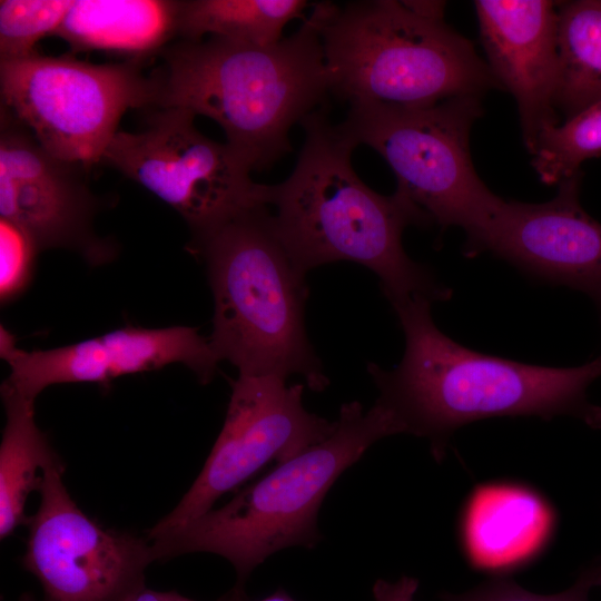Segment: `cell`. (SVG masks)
<instances>
[{"label": "cell", "instance_id": "obj_19", "mask_svg": "<svg viewBox=\"0 0 601 601\" xmlns=\"http://www.w3.org/2000/svg\"><path fill=\"white\" fill-rule=\"evenodd\" d=\"M601 99V0L558 4L554 106L565 120Z\"/></svg>", "mask_w": 601, "mask_h": 601}, {"label": "cell", "instance_id": "obj_22", "mask_svg": "<svg viewBox=\"0 0 601 601\" xmlns=\"http://www.w3.org/2000/svg\"><path fill=\"white\" fill-rule=\"evenodd\" d=\"M75 0H1L0 60L36 52V43L55 35Z\"/></svg>", "mask_w": 601, "mask_h": 601}, {"label": "cell", "instance_id": "obj_30", "mask_svg": "<svg viewBox=\"0 0 601 601\" xmlns=\"http://www.w3.org/2000/svg\"><path fill=\"white\" fill-rule=\"evenodd\" d=\"M19 601H37L31 594L21 595Z\"/></svg>", "mask_w": 601, "mask_h": 601}, {"label": "cell", "instance_id": "obj_27", "mask_svg": "<svg viewBox=\"0 0 601 601\" xmlns=\"http://www.w3.org/2000/svg\"><path fill=\"white\" fill-rule=\"evenodd\" d=\"M582 420L593 428H601V406L590 404Z\"/></svg>", "mask_w": 601, "mask_h": 601}, {"label": "cell", "instance_id": "obj_7", "mask_svg": "<svg viewBox=\"0 0 601 601\" xmlns=\"http://www.w3.org/2000/svg\"><path fill=\"white\" fill-rule=\"evenodd\" d=\"M481 97H454L434 105L403 107L353 104L338 129L356 146L376 150L397 179L396 190L443 228L466 234V254H480L504 199L479 177L470 134L482 116Z\"/></svg>", "mask_w": 601, "mask_h": 601}, {"label": "cell", "instance_id": "obj_20", "mask_svg": "<svg viewBox=\"0 0 601 601\" xmlns=\"http://www.w3.org/2000/svg\"><path fill=\"white\" fill-rule=\"evenodd\" d=\"M304 0H188L179 1L177 35L198 41L223 37L266 47L278 42L285 26L302 16Z\"/></svg>", "mask_w": 601, "mask_h": 601}, {"label": "cell", "instance_id": "obj_5", "mask_svg": "<svg viewBox=\"0 0 601 601\" xmlns=\"http://www.w3.org/2000/svg\"><path fill=\"white\" fill-rule=\"evenodd\" d=\"M442 1L323 2L329 90L353 104L422 107L500 87Z\"/></svg>", "mask_w": 601, "mask_h": 601}, {"label": "cell", "instance_id": "obj_8", "mask_svg": "<svg viewBox=\"0 0 601 601\" xmlns=\"http://www.w3.org/2000/svg\"><path fill=\"white\" fill-rule=\"evenodd\" d=\"M1 98L55 157L86 168L102 160L124 114L154 105L138 63H90L71 56L0 60Z\"/></svg>", "mask_w": 601, "mask_h": 601}, {"label": "cell", "instance_id": "obj_9", "mask_svg": "<svg viewBox=\"0 0 601 601\" xmlns=\"http://www.w3.org/2000/svg\"><path fill=\"white\" fill-rule=\"evenodd\" d=\"M195 117L158 108L144 130H119L102 160L174 208L198 237L265 204L249 167L226 142L203 135Z\"/></svg>", "mask_w": 601, "mask_h": 601}, {"label": "cell", "instance_id": "obj_23", "mask_svg": "<svg viewBox=\"0 0 601 601\" xmlns=\"http://www.w3.org/2000/svg\"><path fill=\"white\" fill-rule=\"evenodd\" d=\"M38 249L16 224L0 218V299L6 305L22 295L32 280Z\"/></svg>", "mask_w": 601, "mask_h": 601}, {"label": "cell", "instance_id": "obj_18", "mask_svg": "<svg viewBox=\"0 0 601 601\" xmlns=\"http://www.w3.org/2000/svg\"><path fill=\"white\" fill-rule=\"evenodd\" d=\"M6 424L0 445V536L3 540L27 522L24 506L38 491L43 472L63 465L35 421L33 400L1 385Z\"/></svg>", "mask_w": 601, "mask_h": 601}, {"label": "cell", "instance_id": "obj_12", "mask_svg": "<svg viewBox=\"0 0 601 601\" xmlns=\"http://www.w3.org/2000/svg\"><path fill=\"white\" fill-rule=\"evenodd\" d=\"M79 162L55 157L3 104L0 112V218L22 228L39 250L67 248L92 264L112 259L93 231L97 199Z\"/></svg>", "mask_w": 601, "mask_h": 601}, {"label": "cell", "instance_id": "obj_25", "mask_svg": "<svg viewBox=\"0 0 601 601\" xmlns=\"http://www.w3.org/2000/svg\"><path fill=\"white\" fill-rule=\"evenodd\" d=\"M418 581L411 577H402L396 582L377 580L373 587L375 601H413Z\"/></svg>", "mask_w": 601, "mask_h": 601}, {"label": "cell", "instance_id": "obj_15", "mask_svg": "<svg viewBox=\"0 0 601 601\" xmlns=\"http://www.w3.org/2000/svg\"><path fill=\"white\" fill-rule=\"evenodd\" d=\"M558 4L550 0H476L475 12L487 65L514 97L523 141L534 154L540 135L559 125Z\"/></svg>", "mask_w": 601, "mask_h": 601}, {"label": "cell", "instance_id": "obj_21", "mask_svg": "<svg viewBox=\"0 0 601 601\" xmlns=\"http://www.w3.org/2000/svg\"><path fill=\"white\" fill-rule=\"evenodd\" d=\"M601 155V99L540 135L532 166L544 184L578 174L583 161Z\"/></svg>", "mask_w": 601, "mask_h": 601}, {"label": "cell", "instance_id": "obj_6", "mask_svg": "<svg viewBox=\"0 0 601 601\" xmlns=\"http://www.w3.org/2000/svg\"><path fill=\"white\" fill-rule=\"evenodd\" d=\"M401 433L392 411L376 400L367 411L356 401L342 405L334 432L277 464L220 508L169 531L147 536L156 560L193 552L227 559L237 583L230 597L246 600L252 571L273 553L319 540L317 514L338 476L376 441Z\"/></svg>", "mask_w": 601, "mask_h": 601}, {"label": "cell", "instance_id": "obj_2", "mask_svg": "<svg viewBox=\"0 0 601 601\" xmlns=\"http://www.w3.org/2000/svg\"><path fill=\"white\" fill-rule=\"evenodd\" d=\"M322 21L316 3L297 31L272 46L211 36L165 47L150 76L152 106L213 119L252 171L269 168L292 151L290 128L331 91Z\"/></svg>", "mask_w": 601, "mask_h": 601}, {"label": "cell", "instance_id": "obj_14", "mask_svg": "<svg viewBox=\"0 0 601 601\" xmlns=\"http://www.w3.org/2000/svg\"><path fill=\"white\" fill-rule=\"evenodd\" d=\"M582 173L542 204L504 200L480 253L490 252L544 280L601 298V224L581 206Z\"/></svg>", "mask_w": 601, "mask_h": 601}, {"label": "cell", "instance_id": "obj_28", "mask_svg": "<svg viewBox=\"0 0 601 601\" xmlns=\"http://www.w3.org/2000/svg\"><path fill=\"white\" fill-rule=\"evenodd\" d=\"M221 600L223 601H237V600L231 599L229 595L221 598ZM244 601H247V600H244ZM257 601H296V600H294L285 590L278 589L274 593Z\"/></svg>", "mask_w": 601, "mask_h": 601}, {"label": "cell", "instance_id": "obj_11", "mask_svg": "<svg viewBox=\"0 0 601 601\" xmlns=\"http://www.w3.org/2000/svg\"><path fill=\"white\" fill-rule=\"evenodd\" d=\"M63 465L48 467L28 518L23 568L43 590V601H126L145 585L156 561L150 541L102 528L73 501Z\"/></svg>", "mask_w": 601, "mask_h": 601}, {"label": "cell", "instance_id": "obj_13", "mask_svg": "<svg viewBox=\"0 0 601 601\" xmlns=\"http://www.w3.org/2000/svg\"><path fill=\"white\" fill-rule=\"evenodd\" d=\"M0 355L10 366L2 384L33 401L55 384L107 385L125 375L176 363L190 368L201 383H208L220 362L209 338L189 326L127 325L75 344L38 351L19 348L13 335L1 326Z\"/></svg>", "mask_w": 601, "mask_h": 601}, {"label": "cell", "instance_id": "obj_26", "mask_svg": "<svg viewBox=\"0 0 601 601\" xmlns=\"http://www.w3.org/2000/svg\"><path fill=\"white\" fill-rule=\"evenodd\" d=\"M126 601H196L176 591H156L144 587ZM219 601H223L221 599Z\"/></svg>", "mask_w": 601, "mask_h": 601}, {"label": "cell", "instance_id": "obj_10", "mask_svg": "<svg viewBox=\"0 0 601 601\" xmlns=\"http://www.w3.org/2000/svg\"><path fill=\"white\" fill-rule=\"evenodd\" d=\"M304 385L276 376L239 374L223 428L198 476L148 536L178 528L209 511L215 502L270 462L280 464L326 440L335 430L303 405Z\"/></svg>", "mask_w": 601, "mask_h": 601}, {"label": "cell", "instance_id": "obj_3", "mask_svg": "<svg viewBox=\"0 0 601 601\" xmlns=\"http://www.w3.org/2000/svg\"><path fill=\"white\" fill-rule=\"evenodd\" d=\"M432 300L415 295L393 304L405 335L401 363L385 371L368 363L382 403L402 433L430 440L441 459L450 436L476 420L535 415L582 418L589 385L601 376V359L577 367H545L475 352L435 325Z\"/></svg>", "mask_w": 601, "mask_h": 601}, {"label": "cell", "instance_id": "obj_31", "mask_svg": "<svg viewBox=\"0 0 601 601\" xmlns=\"http://www.w3.org/2000/svg\"><path fill=\"white\" fill-rule=\"evenodd\" d=\"M598 303H599L600 306H601V298L598 300ZM599 358L601 359V355L599 356Z\"/></svg>", "mask_w": 601, "mask_h": 601}, {"label": "cell", "instance_id": "obj_16", "mask_svg": "<svg viewBox=\"0 0 601 601\" xmlns=\"http://www.w3.org/2000/svg\"><path fill=\"white\" fill-rule=\"evenodd\" d=\"M551 524L548 505L533 492L513 485L481 486L464 518L469 558L486 570L518 564L542 546Z\"/></svg>", "mask_w": 601, "mask_h": 601}, {"label": "cell", "instance_id": "obj_4", "mask_svg": "<svg viewBox=\"0 0 601 601\" xmlns=\"http://www.w3.org/2000/svg\"><path fill=\"white\" fill-rule=\"evenodd\" d=\"M214 297L208 337L220 361L239 374L287 380L298 374L312 391L328 378L307 337L308 287L274 227L266 205L250 207L214 230L193 237Z\"/></svg>", "mask_w": 601, "mask_h": 601}, {"label": "cell", "instance_id": "obj_24", "mask_svg": "<svg viewBox=\"0 0 601 601\" xmlns=\"http://www.w3.org/2000/svg\"><path fill=\"white\" fill-rule=\"evenodd\" d=\"M593 587L590 570L568 590L541 595L532 593L511 580L496 579L462 595L444 598V601H589V591Z\"/></svg>", "mask_w": 601, "mask_h": 601}, {"label": "cell", "instance_id": "obj_1", "mask_svg": "<svg viewBox=\"0 0 601 601\" xmlns=\"http://www.w3.org/2000/svg\"><path fill=\"white\" fill-rule=\"evenodd\" d=\"M299 124L305 139L293 173L263 185V203L276 208L275 230L298 272L348 260L380 277L392 305L415 295L449 299L451 289L402 245L404 229L428 226L430 217L401 191L383 196L359 179L351 161L357 146L329 121L326 104Z\"/></svg>", "mask_w": 601, "mask_h": 601}, {"label": "cell", "instance_id": "obj_17", "mask_svg": "<svg viewBox=\"0 0 601 601\" xmlns=\"http://www.w3.org/2000/svg\"><path fill=\"white\" fill-rule=\"evenodd\" d=\"M179 1L75 0L55 36L73 50L144 56L177 35Z\"/></svg>", "mask_w": 601, "mask_h": 601}, {"label": "cell", "instance_id": "obj_29", "mask_svg": "<svg viewBox=\"0 0 601 601\" xmlns=\"http://www.w3.org/2000/svg\"><path fill=\"white\" fill-rule=\"evenodd\" d=\"M591 573L592 584L593 587H601V563L597 566L589 569Z\"/></svg>", "mask_w": 601, "mask_h": 601}]
</instances>
